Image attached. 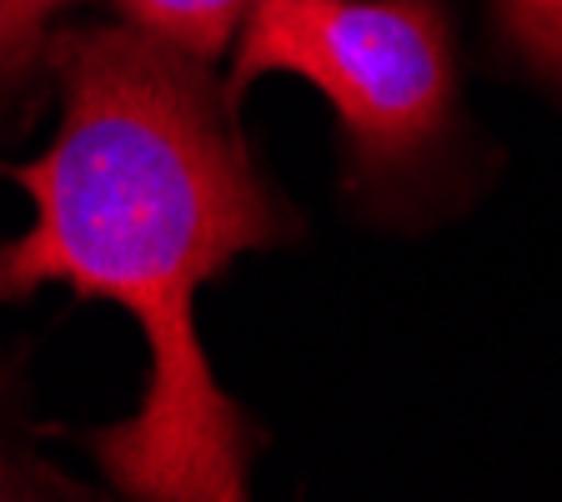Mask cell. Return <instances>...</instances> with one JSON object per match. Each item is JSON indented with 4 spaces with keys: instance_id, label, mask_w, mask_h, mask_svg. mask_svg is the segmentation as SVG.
Listing matches in <instances>:
<instances>
[{
    "instance_id": "8992f818",
    "label": "cell",
    "mask_w": 562,
    "mask_h": 502,
    "mask_svg": "<svg viewBox=\"0 0 562 502\" xmlns=\"http://www.w3.org/2000/svg\"><path fill=\"white\" fill-rule=\"evenodd\" d=\"M0 498H35V478H25L21 468H11L0 457Z\"/></svg>"
},
{
    "instance_id": "277c9868",
    "label": "cell",
    "mask_w": 562,
    "mask_h": 502,
    "mask_svg": "<svg viewBox=\"0 0 562 502\" xmlns=\"http://www.w3.org/2000/svg\"><path fill=\"white\" fill-rule=\"evenodd\" d=\"M70 0H0V111L31 91L35 70L46 66L50 21Z\"/></svg>"
},
{
    "instance_id": "7a4b0ae2",
    "label": "cell",
    "mask_w": 562,
    "mask_h": 502,
    "mask_svg": "<svg viewBox=\"0 0 562 502\" xmlns=\"http://www.w3.org/2000/svg\"><path fill=\"white\" fill-rule=\"evenodd\" d=\"M271 70L327 96L367 176L412 166L452 111V41L437 0H251L226 96L236 101Z\"/></svg>"
},
{
    "instance_id": "6da1fadb",
    "label": "cell",
    "mask_w": 562,
    "mask_h": 502,
    "mask_svg": "<svg viewBox=\"0 0 562 502\" xmlns=\"http://www.w3.org/2000/svg\"><path fill=\"white\" fill-rule=\"evenodd\" d=\"M60 131L0 176L35 201L25 236L0 242V302L41 287L111 297L151 347L136 417L91 437L105 478L146 502H236L251 482L246 412L211 377L191 302L241 252L296 232L257 176L226 86L136 25L56 31Z\"/></svg>"
},
{
    "instance_id": "5b68a950",
    "label": "cell",
    "mask_w": 562,
    "mask_h": 502,
    "mask_svg": "<svg viewBox=\"0 0 562 502\" xmlns=\"http://www.w3.org/2000/svg\"><path fill=\"white\" fill-rule=\"evenodd\" d=\"M507 35L532 66L562 81V0H497Z\"/></svg>"
},
{
    "instance_id": "3957f363",
    "label": "cell",
    "mask_w": 562,
    "mask_h": 502,
    "mask_svg": "<svg viewBox=\"0 0 562 502\" xmlns=\"http://www.w3.org/2000/svg\"><path fill=\"white\" fill-rule=\"evenodd\" d=\"M111 5L126 15V25L206 60V66L232 46L241 15L251 11V0H111Z\"/></svg>"
}]
</instances>
